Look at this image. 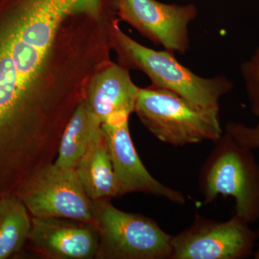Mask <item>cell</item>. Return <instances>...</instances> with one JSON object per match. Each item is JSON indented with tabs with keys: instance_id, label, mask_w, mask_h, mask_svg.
Masks as SVG:
<instances>
[{
	"instance_id": "obj_8",
	"label": "cell",
	"mask_w": 259,
	"mask_h": 259,
	"mask_svg": "<svg viewBox=\"0 0 259 259\" xmlns=\"http://www.w3.org/2000/svg\"><path fill=\"white\" fill-rule=\"evenodd\" d=\"M129 117L112 119L102 124L117 186L118 197L134 192L151 194L172 203L186 204L180 191L163 185L148 171L136 152L130 134Z\"/></svg>"
},
{
	"instance_id": "obj_1",
	"label": "cell",
	"mask_w": 259,
	"mask_h": 259,
	"mask_svg": "<svg viewBox=\"0 0 259 259\" xmlns=\"http://www.w3.org/2000/svg\"><path fill=\"white\" fill-rule=\"evenodd\" d=\"M110 32L122 66L143 71L153 86L176 94L197 108L220 115L221 99L233 89L228 77L199 76L180 64L175 54L153 50L136 41L122 32L115 22Z\"/></svg>"
},
{
	"instance_id": "obj_4",
	"label": "cell",
	"mask_w": 259,
	"mask_h": 259,
	"mask_svg": "<svg viewBox=\"0 0 259 259\" xmlns=\"http://www.w3.org/2000/svg\"><path fill=\"white\" fill-rule=\"evenodd\" d=\"M92 200V199H91ZM100 259H171L172 236L151 218L123 212L110 199L92 200Z\"/></svg>"
},
{
	"instance_id": "obj_7",
	"label": "cell",
	"mask_w": 259,
	"mask_h": 259,
	"mask_svg": "<svg viewBox=\"0 0 259 259\" xmlns=\"http://www.w3.org/2000/svg\"><path fill=\"white\" fill-rule=\"evenodd\" d=\"M119 18L148 40L172 54L190 49L189 26L197 18L195 5L166 4L158 0H117Z\"/></svg>"
},
{
	"instance_id": "obj_6",
	"label": "cell",
	"mask_w": 259,
	"mask_h": 259,
	"mask_svg": "<svg viewBox=\"0 0 259 259\" xmlns=\"http://www.w3.org/2000/svg\"><path fill=\"white\" fill-rule=\"evenodd\" d=\"M250 223L236 214L216 221L196 214L188 228L172 236L171 259H245L258 240Z\"/></svg>"
},
{
	"instance_id": "obj_5",
	"label": "cell",
	"mask_w": 259,
	"mask_h": 259,
	"mask_svg": "<svg viewBox=\"0 0 259 259\" xmlns=\"http://www.w3.org/2000/svg\"><path fill=\"white\" fill-rule=\"evenodd\" d=\"M17 196L32 217L60 218L94 224L92 200L74 168L48 163L24 178Z\"/></svg>"
},
{
	"instance_id": "obj_14",
	"label": "cell",
	"mask_w": 259,
	"mask_h": 259,
	"mask_svg": "<svg viewBox=\"0 0 259 259\" xmlns=\"http://www.w3.org/2000/svg\"><path fill=\"white\" fill-rule=\"evenodd\" d=\"M241 73L250 110L259 118V47L249 59L242 63Z\"/></svg>"
},
{
	"instance_id": "obj_10",
	"label": "cell",
	"mask_w": 259,
	"mask_h": 259,
	"mask_svg": "<svg viewBox=\"0 0 259 259\" xmlns=\"http://www.w3.org/2000/svg\"><path fill=\"white\" fill-rule=\"evenodd\" d=\"M140 88L122 65L109 64L94 76L85 100L87 106L100 123L135 112Z\"/></svg>"
},
{
	"instance_id": "obj_16",
	"label": "cell",
	"mask_w": 259,
	"mask_h": 259,
	"mask_svg": "<svg viewBox=\"0 0 259 259\" xmlns=\"http://www.w3.org/2000/svg\"><path fill=\"white\" fill-rule=\"evenodd\" d=\"M257 235H258V238L259 239V224L258 227V229L256 231ZM253 258L254 259H259V243L258 245H257L256 250H255L254 253H253Z\"/></svg>"
},
{
	"instance_id": "obj_13",
	"label": "cell",
	"mask_w": 259,
	"mask_h": 259,
	"mask_svg": "<svg viewBox=\"0 0 259 259\" xmlns=\"http://www.w3.org/2000/svg\"><path fill=\"white\" fill-rule=\"evenodd\" d=\"M31 218L28 209L17 195L0 199V259L18 253L28 241Z\"/></svg>"
},
{
	"instance_id": "obj_2",
	"label": "cell",
	"mask_w": 259,
	"mask_h": 259,
	"mask_svg": "<svg viewBox=\"0 0 259 259\" xmlns=\"http://www.w3.org/2000/svg\"><path fill=\"white\" fill-rule=\"evenodd\" d=\"M199 177L203 203L218 196L232 197L234 214L250 224L259 221V163L253 150L236 142L224 132L214 143Z\"/></svg>"
},
{
	"instance_id": "obj_3",
	"label": "cell",
	"mask_w": 259,
	"mask_h": 259,
	"mask_svg": "<svg viewBox=\"0 0 259 259\" xmlns=\"http://www.w3.org/2000/svg\"><path fill=\"white\" fill-rule=\"evenodd\" d=\"M134 112L158 141L176 147L215 143L223 134L219 114L197 108L176 94L152 84L140 88Z\"/></svg>"
},
{
	"instance_id": "obj_12",
	"label": "cell",
	"mask_w": 259,
	"mask_h": 259,
	"mask_svg": "<svg viewBox=\"0 0 259 259\" xmlns=\"http://www.w3.org/2000/svg\"><path fill=\"white\" fill-rule=\"evenodd\" d=\"M102 128L100 121L82 101L65 127L58 149L56 166L74 168Z\"/></svg>"
},
{
	"instance_id": "obj_11",
	"label": "cell",
	"mask_w": 259,
	"mask_h": 259,
	"mask_svg": "<svg viewBox=\"0 0 259 259\" xmlns=\"http://www.w3.org/2000/svg\"><path fill=\"white\" fill-rule=\"evenodd\" d=\"M92 200L118 197V186L102 129L74 168Z\"/></svg>"
},
{
	"instance_id": "obj_15",
	"label": "cell",
	"mask_w": 259,
	"mask_h": 259,
	"mask_svg": "<svg viewBox=\"0 0 259 259\" xmlns=\"http://www.w3.org/2000/svg\"><path fill=\"white\" fill-rule=\"evenodd\" d=\"M224 132L229 134L236 142L255 151L259 150V125L251 127L239 122H228Z\"/></svg>"
},
{
	"instance_id": "obj_9",
	"label": "cell",
	"mask_w": 259,
	"mask_h": 259,
	"mask_svg": "<svg viewBox=\"0 0 259 259\" xmlns=\"http://www.w3.org/2000/svg\"><path fill=\"white\" fill-rule=\"evenodd\" d=\"M28 240L33 249L46 258L89 259L96 257L100 237L92 223L32 217Z\"/></svg>"
}]
</instances>
